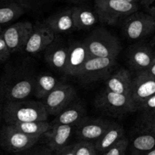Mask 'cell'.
Here are the masks:
<instances>
[{
	"label": "cell",
	"mask_w": 155,
	"mask_h": 155,
	"mask_svg": "<svg viewBox=\"0 0 155 155\" xmlns=\"http://www.w3.org/2000/svg\"><path fill=\"white\" fill-rule=\"evenodd\" d=\"M48 115L42 101L22 100L5 101L2 119L13 124L33 121H47Z\"/></svg>",
	"instance_id": "obj_1"
},
{
	"label": "cell",
	"mask_w": 155,
	"mask_h": 155,
	"mask_svg": "<svg viewBox=\"0 0 155 155\" xmlns=\"http://www.w3.org/2000/svg\"><path fill=\"white\" fill-rule=\"evenodd\" d=\"M36 77L27 71H8L0 81L5 101L26 100L34 93Z\"/></svg>",
	"instance_id": "obj_2"
},
{
	"label": "cell",
	"mask_w": 155,
	"mask_h": 155,
	"mask_svg": "<svg viewBox=\"0 0 155 155\" xmlns=\"http://www.w3.org/2000/svg\"><path fill=\"white\" fill-rule=\"evenodd\" d=\"M89 57L117 58L121 50L117 38L103 27H97L83 41Z\"/></svg>",
	"instance_id": "obj_3"
},
{
	"label": "cell",
	"mask_w": 155,
	"mask_h": 155,
	"mask_svg": "<svg viewBox=\"0 0 155 155\" xmlns=\"http://www.w3.org/2000/svg\"><path fill=\"white\" fill-rule=\"evenodd\" d=\"M94 8L100 21L112 25L137 12L139 5L123 0H95Z\"/></svg>",
	"instance_id": "obj_4"
},
{
	"label": "cell",
	"mask_w": 155,
	"mask_h": 155,
	"mask_svg": "<svg viewBox=\"0 0 155 155\" xmlns=\"http://www.w3.org/2000/svg\"><path fill=\"white\" fill-rule=\"evenodd\" d=\"M95 103L101 112L112 117H120L137 110L130 95L117 94L105 89L98 94Z\"/></svg>",
	"instance_id": "obj_5"
},
{
	"label": "cell",
	"mask_w": 155,
	"mask_h": 155,
	"mask_svg": "<svg viewBox=\"0 0 155 155\" xmlns=\"http://www.w3.org/2000/svg\"><path fill=\"white\" fill-rule=\"evenodd\" d=\"M40 138L24 133L12 124L5 123L0 129V146L10 153L24 151L37 144Z\"/></svg>",
	"instance_id": "obj_6"
},
{
	"label": "cell",
	"mask_w": 155,
	"mask_h": 155,
	"mask_svg": "<svg viewBox=\"0 0 155 155\" xmlns=\"http://www.w3.org/2000/svg\"><path fill=\"white\" fill-rule=\"evenodd\" d=\"M117 64V58L89 57L76 77L83 83L89 84L106 79Z\"/></svg>",
	"instance_id": "obj_7"
},
{
	"label": "cell",
	"mask_w": 155,
	"mask_h": 155,
	"mask_svg": "<svg viewBox=\"0 0 155 155\" xmlns=\"http://www.w3.org/2000/svg\"><path fill=\"white\" fill-rule=\"evenodd\" d=\"M123 31L130 40L144 39L155 31V18L137 11L124 18Z\"/></svg>",
	"instance_id": "obj_8"
},
{
	"label": "cell",
	"mask_w": 155,
	"mask_h": 155,
	"mask_svg": "<svg viewBox=\"0 0 155 155\" xmlns=\"http://www.w3.org/2000/svg\"><path fill=\"white\" fill-rule=\"evenodd\" d=\"M76 97L77 92L72 85L60 83L42 102L48 115H57L71 104Z\"/></svg>",
	"instance_id": "obj_9"
},
{
	"label": "cell",
	"mask_w": 155,
	"mask_h": 155,
	"mask_svg": "<svg viewBox=\"0 0 155 155\" xmlns=\"http://www.w3.org/2000/svg\"><path fill=\"white\" fill-rule=\"evenodd\" d=\"M33 27V24L30 21H18L8 27L2 33L11 54L24 49Z\"/></svg>",
	"instance_id": "obj_10"
},
{
	"label": "cell",
	"mask_w": 155,
	"mask_h": 155,
	"mask_svg": "<svg viewBox=\"0 0 155 155\" xmlns=\"http://www.w3.org/2000/svg\"><path fill=\"white\" fill-rule=\"evenodd\" d=\"M112 123L107 119L89 118L86 116L75 126L74 132L80 141H96Z\"/></svg>",
	"instance_id": "obj_11"
},
{
	"label": "cell",
	"mask_w": 155,
	"mask_h": 155,
	"mask_svg": "<svg viewBox=\"0 0 155 155\" xmlns=\"http://www.w3.org/2000/svg\"><path fill=\"white\" fill-rule=\"evenodd\" d=\"M54 40V33L46 25L41 24L33 27L31 33L24 46L26 53L37 54L45 50Z\"/></svg>",
	"instance_id": "obj_12"
},
{
	"label": "cell",
	"mask_w": 155,
	"mask_h": 155,
	"mask_svg": "<svg viewBox=\"0 0 155 155\" xmlns=\"http://www.w3.org/2000/svg\"><path fill=\"white\" fill-rule=\"evenodd\" d=\"M155 94V78L145 73H139L133 78L130 97L136 109L147 99Z\"/></svg>",
	"instance_id": "obj_13"
},
{
	"label": "cell",
	"mask_w": 155,
	"mask_h": 155,
	"mask_svg": "<svg viewBox=\"0 0 155 155\" xmlns=\"http://www.w3.org/2000/svg\"><path fill=\"white\" fill-rule=\"evenodd\" d=\"M130 66L139 73L148 69L155 62V51L146 44H136L128 52Z\"/></svg>",
	"instance_id": "obj_14"
},
{
	"label": "cell",
	"mask_w": 155,
	"mask_h": 155,
	"mask_svg": "<svg viewBox=\"0 0 155 155\" xmlns=\"http://www.w3.org/2000/svg\"><path fill=\"white\" fill-rule=\"evenodd\" d=\"M75 126L68 125H53L43 134L45 145L52 152L61 150L69 145L68 142L74 132Z\"/></svg>",
	"instance_id": "obj_15"
},
{
	"label": "cell",
	"mask_w": 155,
	"mask_h": 155,
	"mask_svg": "<svg viewBox=\"0 0 155 155\" xmlns=\"http://www.w3.org/2000/svg\"><path fill=\"white\" fill-rule=\"evenodd\" d=\"M89 57L83 42H75L68 46V61L64 73L77 76L81 67Z\"/></svg>",
	"instance_id": "obj_16"
},
{
	"label": "cell",
	"mask_w": 155,
	"mask_h": 155,
	"mask_svg": "<svg viewBox=\"0 0 155 155\" xmlns=\"http://www.w3.org/2000/svg\"><path fill=\"white\" fill-rule=\"evenodd\" d=\"M132 81L130 71L125 68H120L105 79L104 89L117 94L130 95Z\"/></svg>",
	"instance_id": "obj_17"
},
{
	"label": "cell",
	"mask_w": 155,
	"mask_h": 155,
	"mask_svg": "<svg viewBox=\"0 0 155 155\" xmlns=\"http://www.w3.org/2000/svg\"><path fill=\"white\" fill-rule=\"evenodd\" d=\"M87 116L86 111L81 103H72L68 107L62 110L60 113L55 115L50 124L53 125H68L76 126Z\"/></svg>",
	"instance_id": "obj_18"
},
{
	"label": "cell",
	"mask_w": 155,
	"mask_h": 155,
	"mask_svg": "<svg viewBox=\"0 0 155 155\" xmlns=\"http://www.w3.org/2000/svg\"><path fill=\"white\" fill-rule=\"evenodd\" d=\"M68 47L54 42L45 49V59L51 67L57 71L64 72L68 61Z\"/></svg>",
	"instance_id": "obj_19"
},
{
	"label": "cell",
	"mask_w": 155,
	"mask_h": 155,
	"mask_svg": "<svg viewBox=\"0 0 155 155\" xmlns=\"http://www.w3.org/2000/svg\"><path fill=\"white\" fill-rule=\"evenodd\" d=\"M132 155H145L155 147V135L150 131L140 129L129 143Z\"/></svg>",
	"instance_id": "obj_20"
},
{
	"label": "cell",
	"mask_w": 155,
	"mask_h": 155,
	"mask_svg": "<svg viewBox=\"0 0 155 155\" xmlns=\"http://www.w3.org/2000/svg\"><path fill=\"white\" fill-rule=\"evenodd\" d=\"M45 24L54 33H63L71 31L74 27L72 9H66L51 15L45 21Z\"/></svg>",
	"instance_id": "obj_21"
},
{
	"label": "cell",
	"mask_w": 155,
	"mask_h": 155,
	"mask_svg": "<svg viewBox=\"0 0 155 155\" xmlns=\"http://www.w3.org/2000/svg\"><path fill=\"white\" fill-rule=\"evenodd\" d=\"M124 136V129L122 125L112 122L105 132L94 142L97 152L104 153Z\"/></svg>",
	"instance_id": "obj_22"
},
{
	"label": "cell",
	"mask_w": 155,
	"mask_h": 155,
	"mask_svg": "<svg viewBox=\"0 0 155 155\" xmlns=\"http://www.w3.org/2000/svg\"><path fill=\"white\" fill-rule=\"evenodd\" d=\"M71 9L75 29L88 30L98 22V17L95 11L86 6H74Z\"/></svg>",
	"instance_id": "obj_23"
},
{
	"label": "cell",
	"mask_w": 155,
	"mask_h": 155,
	"mask_svg": "<svg viewBox=\"0 0 155 155\" xmlns=\"http://www.w3.org/2000/svg\"><path fill=\"white\" fill-rule=\"evenodd\" d=\"M60 82L54 76L48 73H42L36 78L34 94L37 98L44 99Z\"/></svg>",
	"instance_id": "obj_24"
},
{
	"label": "cell",
	"mask_w": 155,
	"mask_h": 155,
	"mask_svg": "<svg viewBox=\"0 0 155 155\" xmlns=\"http://www.w3.org/2000/svg\"><path fill=\"white\" fill-rule=\"evenodd\" d=\"M24 13V7L14 2H0V25L18 19Z\"/></svg>",
	"instance_id": "obj_25"
},
{
	"label": "cell",
	"mask_w": 155,
	"mask_h": 155,
	"mask_svg": "<svg viewBox=\"0 0 155 155\" xmlns=\"http://www.w3.org/2000/svg\"><path fill=\"white\" fill-rule=\"evenodd\" d=\"M12 125L24 133L39 137H42L51 128V124L47 121L25 122L13 123Z\"/></svg>",
	"instance_id": "obj_26"
},
{
	"label": "cell",
	"mask_w": 155,
	"mask_h": 155,
	"mask_svg": "<svg viewBox=\"0 0 155 155\" xmlns=\"http://www.w3.org/2000/svg\"><path fill=\"white\" fill-rule=\"evenodd\" d=\"M74 155H97L95 144L92 141H79L74 144Z\"/></svg>",
	"instance_id": "obj_27"
},
{
	"label": "cell",
	"mask_w": 155,
	"mask_h": 155,
	"mask_svg": "<svg viewBox=\"0 0 155 155\" xmlns=\"http://www.w3.org/2000/svg\"><path fill=\"white\" fill-rule=\"evenodd\" d=\"M138 110L142 112L141 119H155V94L142 103Z\"/></svg>",
	"instance_id": "obj_28"
},
{
	"label": "cell",
	"mask_w": 155,
	"mask_h": 155,
	"mask_svg": "<svg viewBox=\"0 0 155 155\" xmlns=\"http://www.w3.org/2000/svg\"><path fill=\"white\" fill-rule=\"evenodd\" d=\"M129 143H130V141L124 135L117 142L111 146L108 150L103 153L102 155H126L127 150L128 149Z\"/></svg>",
	"instance_id": "obj_29"
},
{
	"label": "cell",
	"mask_w": 155,
	"mask_h": 155,
	"mask_svg": "<svg viewBox=\"0 0 155 155\" xmlns=\"http://www.w3.org/2000/svg\"><path fill=\"white\" fill-rule=\"evenodd\" d=\"M35 144L24 151L16 153L17 155H53V152L46 145L37 146Z\"/></svg>",
	"instance_id": "obj_30"
},
{
	"label": "cell",
	"mask_w": 155,
	"mask_h": 155,
	"mask_svg": "<svg viewBox=\"0 0 155 155\" xmlns=\"http://www.w3.org/2000/svg\"><path fill=\"white\" fill-rule=\"evenodd\" d=\"M11 53L8 49L2 33L0 34V62H5L8 59Z\"/></svg>",
	"instance_id": "obj_31"
},
{
	"label": "cell",
	"mask_w": 155,
	"mask_h": 155,
	"mask_svg": "<svg viewBox=\"0 0 155 155\" xmlns=\"http://www.w3.org/2000/svg\"><path fill=\"white\" fill-rule=\"evenodd\" d=\"M140 4L147 13L155 18V0H142Z\"/></svg>",
	"instance_id": "obj_32"
},
{
	"label": "cell",
	"mask_w": 155,
	"mask_h": 155,
	"mask_svg": "<svg viewBox=\"0 0 155 155\" xmlns=\"http://www.w3.org/2000/svg\"><path fill=\"white\" fill-rule=\"evenodd\" d=\"M141 129L150 131L155 135V119H141Z\"/></svg>",
	"instance_id": "obj_33"
},
{
	"label": "cell",
	"mask_w": 155,
	"mask_h": 155,
	"mask_svg": "<svg viewBox=\"0 0 155 155\" xmlns=\"http://www.w3.org/2000/svg\"><path fill=\"white\" fill-rule=\"evenodd\" d=\"M53 155H74V144H69L61 150L53 152Z\"/></svg>",
	"instance_id": "obj_34"
},
{
	"label": "cell",
	"mask_w": 155,
	"mask_h": 155,
	"mask_svg": "<svg viewBox=\"0 0 155 155\" xmlns=\"http://www.w3.org/2000/svg\"><path fill=\"white\" fill-rule=\"evenodd\" d=\"M142 73H145V74H148V75L154 78H155V62L148 68V69L145 70V71H143V72Z\"/></svg>",
	"instance_id": "obj_35"
},
{
	"label": "cell",
	"mask_w": 155,
	"mask_h": 155,
	"mask_svg": "<svg viewBox=\"0 0 155 155\" xmlns=\"http://www.w3.org/2000/svg\"><path fill=\"white\" fill-rule=\"evenodd\" d=\"M5 103V99L3 97L2 93L1 88H0V123L2 119V115H3V107H4Z\"/></svg>",
	"instance_id": "obj_36"
},
{
	"label": "cell",
	"mask_w": 155,
	"mask_h": 155,
	"mask_svg": "<svg viewBox=\"0 0 155 155\" xmlns=\"http://www.w3.org/2000/svg\"><path fill=\"white\" fill-rule=\"evenodd\" d=\"M2 1L14 2H17V3H19L20 4V2H27V1H28V0H2Z\"/></svg>",
	"instance_id": "obj_37"
},
{
	"label": "cell",
	"mask_w": 155,
	"mask_h": 155,
	"mask_svg": "<svg viewBox=\"0 0 155 155\" xmlns=\"http://www.w3.org/2000/svg\"><path fill=\"white\" fill-rule=\"evenodd\" d=\"M123 1H125V2H131V3H139L142 0H123Z\"/></svg>",
	"instance_id": "obj_38"
},
{
	"label": "cell",
	"mask_w": 155,
	"mask_h": 155,
	"mask_svg": "<svg viewBox=\"0 0 155 155\" xmlns=\"http://www.w3.org/2000/svg\"><path fill=\"white\" fill-rule=\"evenodd\" d=\"M145 155H155V147L153 148L152 150H151L150 151H148V153H145Z\"/></svg>",
	"instance_id": "obj_39"
},
{
	"label": "cell",
	"mask_w": 155,
	"mask_h": 155,
	"mask_svg": "<svg viewBox=\"0 0 155 155\" xmlns=\"http://www.w3.org/2000/svg\"><path fill=\"white\" fill-rule=\"evenodd\" d=\"M69 1L72 2H86V1H89V0H69Z\"/></svg>",
	"instance_id": "obj_40"
},
{
	"label": "cell",
	"mask_w": 155,
	"mask_h": 155,
	"mask_svg": "<svg viewBox=\"0 0 155 155\" xmlns=\"http://www.w3.org/2000/svg\"><path fill=\"white\" fill-rule=\"evenodd\" d=\"M1 30H2V29H1V25H0V34H1Z\"/></svg>",
	"instance_id": "obj_41"
}]
</instances>
